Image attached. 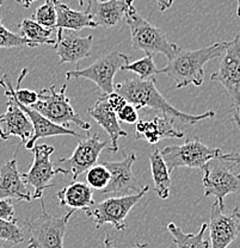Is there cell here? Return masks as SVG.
<instances>
[{
  "mask_svg": "<svg viewBox=\"0 0 240 248\" xmlns=\"http://www.w3.org/2000/svg\"><path fill=\"white\" fill-rule=\"evenodd\" d=\"M113 91L122 95L126 102L133 105L136 110L148 108L160 112L164 117L170 118L175 122L178 121L182 124L193 125L200 121L210 118L215 116L214 111H207L202 115H190L176 108L171 103L167 102L166 98L161 94L157 89V80H140V79H128L126 81L115 85Z\"/></svg>",
  "mask_w": 240,
  "mask_h": 248,
  "instance_id": "obj_1",
  "label": "cell"
},
{
  "mask_svg": "<svg viewBox=\"0 0 240 248\" xmlns=\"http://www.w3.org/2000/svg\"><path fill=\"white\" fill-rule=\"evenodd\" d=\"M226 42L187 50L178 46L176 54L167 61L166 67L159 69V74H165L175 82L176 89L189 85L201 86L205 81V66L213 59L220 58L224 51Z\"/></svg>",
  "mask_w": 240,
  "mask_h": 248,
  "instance_id": "obj_2",
  "label": "cell"
},
{
  "mask_svg": "<svg viewBox=\"0 0 240 248\" xmlns=\"http://www.w3.org/2000/svg\"><path fill=\"white\" fill-rule=\"evenodd\" d=\"M126 23L131 35V48L146 54H164L167 60L176 54L178 46L167 40L164 31L154 27L136 11L134 1L130 2L125 14Z\"/></svg>",
  "mask_w": 240,
  "mask_h": 248,
  "instance_id": "obj_3",
  "label": "cell"
},
{
  "mask_svg": "<svg viewBox=\"0 0 240 248\" xmlns=\"http://www.w3.org/2000/svg\"><path fill=\"white\" fill-rule=\"evenodd\" d=\"M238 153H231L227 157L209 160L203 166V188L205 196H214L221 206H224V200L229 193H238L240 188L239 173L232 170L238 166Z\"/></svg>",
  "mask_w": 240,
  "mask_h": 248,
  "instance_id": "obj_4",
  "label": "cell"
},
{
  "mask_svg": "<svg viewBox=\"0 0 240 248\" xmlns=\"http://www.w3.org/2000/svg\"><path fill=\"white\" fill-rule=\"evenodd\" d=\"M73 214L74 210H69L63 216L49 215L45 202L41 201V215L23 221L29 232V245L27 248H64L67 224Z\"/></svg>",
  "mask_w": 240,
  "mask_h": 248,
  "instance_id": "obj_5",
  "label": "cell"
},
{
  "mask_svg": "<svg viewBox=\"0 0 240 248\" xmlns=\"http://www.w3.org/2000/svg\"><path fill=\"white\" fill-rule=\"evenodd\" d=\"M231 153H224L219 148H210L206 146L200 139H188L183 144L165 147L160 151L167 170L171 173L178 167L202 170L209 160L218 157H227Z\"/></svg>",
  "mask_w": 240,
  "mask_h": 248,
  "instance_id": "obj_6",
  "label": "cell"
},
{
  "mask_svg": "<svg viewBox=\"0 0 240 248\" xmlns=\"http://www.w3.org/2000/svg\"><path fill=\"white\" fill-rule=\"evenodd\" d=\"M66 84L59 91H56L55 85L42 89L37 92L38 100L32 108L54 124L66 126L68 123H74L84 130H90V123L82 121L71 105L69 98L66 95Z\"/></svg>",
  "mask_w": 240,
  "mask_h": 248,
  "instance_id": "obj_7",
  "label": "cell"
},
{
  "mask_svg": "<svg viewBox=\"0 0 240 248\" xmlns=\"http://www.w3.org/2000/svg\"><path fill=\"white\" fill-rule=\"evenodd\" d=\"M210 80L220 82L229 95L232 103L231 112L236 124L240 122V35L226 42L220 68L210 76Z\"/></svg>",
  "mask_w": 240,
  "mask_h": 248,
  "instance_id": "obj_8",
  "label": "cell"
},
{
  "mask_svg": "<svg viewBox=\"0 0 240 248\" xmlns=\"http://www.w3.org/2000/svg\"><path fill=\"white\" fill-rule=\"evenodd\" d=\"M149 186H144L143 191L133 195L112 197L95 203L94 205L85 210L87 217H92L96 223L97 229L103 224L110 223L117 231H125L127 228V217L131 209L141 201V198L148 192Z\"/></svg>",
  "mask_w": 240,
  "mask_h": 248,
  "instance_id": "obj_9",
  "label": "cell"
},
{
  "mask_svg": "<svg viewBox=\"0 0 240 248\" xmlns=\"http://www.w3.org/2000/svg\"><path fill=\"white\" fill-rule=\"evenodd\" d=\"M129 63V56L120 51H112L107 56L98 59L94 63L90 64L87 68L76 69L66 73V79H87L94 81L98 89L102 92V95H108L113 92V77L117 71H120L125 64Z\"/></svg>",
  "mask_w": 240,
  "mask_h": 248,
  "instance_id": "obj_10",
  "label": "cell"
},
{
  "mask_svg": "<svg viewBox=\"0 0 240 248\" xmlns=\"http://www.w3.org/2000/svg\"><path fill=\"white\" fill-rule=\"evenodd\" d=\"M105 147L107 141H103L99 134L87 136L79 142L71 156L59 159L54 169L58 174L63 173L64 175H71L73 182H76L79 175L97 165L98 157Z\"/></svg>",
  "mask_w": 240,
  "mask_h": 248,
  "instance_id": "obj_11",
  "label": "cell"
},
{
  "mask_svg": "<svg viewBox=\"0 0 240 248\" xmlns=\"http://www.w3.org/2000/svg\"><path fill=\"white\" fill-rule=\"evenodd\" d=\"M33 162L30 170L27 173L22 174L25 184L32 186L33 200H41L43 192L49 187H53L54 184H50L54 175L58 174L54 169L53 162L50 161L51 154L54 153V147L49 144H37L32 147Z\"/></svg>",
  "mask_w": 240,
  "mask_h": 248,
  "instance_id": "obj_12",
  "label": "cell"
},
{
  "mask_svg": "<svg viewBox=\"0 0 240 248\" xmlns=\"http://www.w3.org/2000/svg\"><path fill=\"white\" fill-rule=\"evenodd\" d=\"M136 160V155L129 153L125 155V159L121 161H104L103 166L109 170L110 182L107 187L100 191L102 195H113L115 197L127 196L130 191L139 193L144 188L138 182L133 173V165Z\"/></svg>",
  "mask_w": 240,
  "mask_h": 248,
  "instance_id": "obj_13",
  "label": "cell"
},
{
  "mask_svg": "<svg viewBox=\"0 0 240 248\" xmlns=\"http://www.w3.org/2000/svg\"><path fill=\"white\" fill-rule=\"evenodd\" d=\"M224 206L214 202L210 208L209 232L211 248H227L238 237L240 232L239 208L236 206L229 214H224Z\"/></svg>",
  "mask_w": 240,
  "mask_h": 248,
  "instance_id": "obj_14",
  "label": "cell"
},
{
  "mask_svg": "<svg viewBox=\"0 0 240 248\" xmlns=\"http://www.w3.org/2000/svg\"><path fill=\"white\" fill-rule=\"evenodd\" d=\"M4 92L7 97V110L0 115V139L6 141L11 136H17L25 144L33 133L32 122L20 110L10 92L6 90Z\"/></svg>",
  "mask_w": 240,
  "mask_h": 248,
  "instance_id": "obj_15",
  "label": "cell"
},
{
  "mask_svg": "<svg viewBox=\"0 0 240 248\" xmlns=\"http://www.w3.org/2000/svg\"><path fill=\"white\" fill-rule=\"evenodd\" d=\"M56 40L54 49L60 58V64L78 63L80 60L90 56L94 37L92 35L80 37L74 31L56 30Z\"/></svg>",
  "mask_w": 240,
  "mask_h": 248,
  "instance_id": "obj_16",
  "label": "cell"
},
{
  "mask_svg": "<svg viewBox=\"0 0 240 248\" xmlns=\"http://www.w3.org/2000/svg\"><path fill=\"white\" fill-rule=\"evenodd\" d=\"M0 86H1L4 90H6V91H9V89H7L1 81H0ZM10 94H11V92H10ZM15 102H16V100H15ZM17 105L19 107L20 110L27 115V117L29 118V121L32 122V130H33L32 136L28 140V142L25 143V148L27 149H32V147L35 146L36 141L40 139L51 138V136H61V135H71V136H76V138H81L79 134H77L76 131L69 129L68 126H61V125H58V124L51 123L50 121H48L47 118L43 117L41 113H38L37 111L33 110V108H27L24 107V105L18 104V103Z\"/></svg>",
  "mask_w": 240,
  "mask_h": 248,
  "instance_id": "obj_17",
  "label": "cell"
},
{
  "mask_svg": "<svg viewBox=\"0 0 240 248\" xmlns=\"http://www.w3.org/2000/svg\"><path fill=\"white\" fill-rule=\"evenodd\" d=\"M16 155L0 169V200L32 202V195L18 170Z\"/></svg>",
  "mask_w": 240,
  "mask_h": 248,
  "instance_id": "obj_18",
  "label": "cell"
},
{
  "mask_svg": "<svg viewBox=\"0 0 240 248\" xmlns=\"http://www.w3.org/2000/svg\"><path fill=\"white\" fill-rule=\"evenodd\" d=\"M134 0H87V10L97 27L112 28L125 18L128 6Z\"/></svg>",
  "mask_w": 240,
  "mask_h": 248,
  "instance_id": "obj_19",
  "label": "cell"
},
{
  "mask_svg": "<svg viewBox=\"0 0 240 248\" xmlns=\"http://www.w3.org/2000/svg\"><path fill=\"white\" fill-rule=\"evenodd\" d=\"M87 112H89V115L96 121L98 125H100L104 129V131L108 134V136H109L110 144H112L109 151L112 152V153H117L118 139L127 138L128 134L127 131H125L121 128L120 122H118L117 120V116H116V112L109 107V104H108L107 95H102V97L97 100L96 104L87 110Z\"/></svg>",
  "mask_w": 240,
  "mask_h": 248,
  "instance_id": "obj_20",
  "label": "cell"
},
{
  "mask_svg": "<svg viewBox=\"0 0 240 248\" xmlns=\"http://www.w3.org/2000/svg\"><path fill=\"white\" fill-rule=\"evenodd\" d=\"M184 134L175 126V122L164 116H157L152 121L139 120L135 123L134 139L144 140L149 144L158 143L161 139H182Z\"/></svg>",
  "mask_w": 240,
  "mask_h": 248,
  "instance_id": "obj_21",
  "label": "cell"
},
{
  "mask_svg": "<svg viewBox=\"0 0 240 248\" xmlns=\"http://www.w3.org/2000/svg\"><path fill=\"white\" fill-rule=\"evenodd\" d=\"M56 11L55 30L79 31L85 28H97L92 16L87 11H76L60 0H54Z\"/></svg>",
  "mask_w": 240,
  "mask_h": 248,
  "instance_id": "obj_22",
  "label": "cell"
},
{
  "mask_svg": "<svg viewBox=\"0 0 240 248\" xmlns=\"http://www.w3.org/2000/svg\"><path fill=\"white\" fill-rule=\"evenodd\" d=\"M59 204L72 210H86L95 204L94 191L86 183L73 182L58 192Z\"/></svg>",
  "mask_w": 240,
  "mask_h": 248,
  "instance_id": "obj_23",
  "label": "cell"
},
{
  "mask_svg": "<svg viewBox=\"0 0 240 248\" xmlns=\"http://www.w3.org/2000/svg\"><path fill=\"white\" fill-rule=\"evenodd\" d=\"M149 164H151L152 178L154 183V191L161 200H167L170 196L171 178L159 149L152 151L149 155Z\"/></svg>",
  "mask_w": 240,
  "mask_h": 248,
  "instance_id": "obj_24",
  "label": "cell"
},
{
  "mask_svg": "<svg viewBox=\"0 0 240 248\" xmlns=\"http://www.w3.org/2000/svg\"><path fill=\"white\" fill-rule=\"evenodd\" d=\"M208 229V223H203L196 234H187L175 223L167 224V231L172 236V241L177 248H209V242L205 240V232Z\"/></svg>",
  "mask_w": 240,
  "mask_h": 248,
  "instance_id": "obj_25",
  "label": "cell"
},
{
  "mask_svg": "<svg viewBox=\"0 0 240 248\" xmlns=\"http://www.w3.org/2000/svg\"><path fill=\"white\" fill-rule=\"evenodd\" d=\"M18 35L20 37L25 38L29 42H32L36 46L41 45H55V40L50 38L51 33H53V29H47V28L41 27L33 20L29 19V18H24L22 22L18 24Z\"/></svg>",
  "mask_w": 240,
  "mask_h": 248,
  "instance_id": "obj_26",
  "label": "cell"
},
{
  "mask_svg": "<svg viewBox=\"0 0 240 248\" xmlns=\"http://www.w3.org/2000/svg\"><path fill=\"white\" fill-rule=\"evenodd\" d=\"M122 71H128L135 73L140 80H148L154 79L157 74H159V69L157 68L156 63H154L153 56L151 54H146L144 58L140 59V60L133 62V63L125 64L122 67Z\"/></svg>",
  "mask_w": 240,
  "mask_h": 248,
  "instance_id": "obj_27",
  "label": "cell"
},
{
  "mask_svg": "<svg viewBox=\"0 0 240 248\" xmlns=\"http://www.w3.org/2000/svg\"><path fill=\"white\" fill-rule=\"evenodd\" d=\"M0 241L10 242L14 246L25 241V234L17 219L14 221L0 219Z\"/></svg>",
  "mask_w": 240,
  "mask_h": 248,
  "instance_id": "obj_28",
  "label": "cell"
},
{
  "mask_svg": "<svg viewBox=\"0 0 240 248\" xmlns=\"http://www.w3.org/2000/svg\"><path fill=\"white\" fill-rule=\"evenodd\" d=\"M32 20L40 24L41 27L55 30L56 11L54 6V0H46L45 4L33 12Z\"/></svg>",
  "mask_w": 240,
  "mask_h": 248,
  "instance_id": "obj_29",
  "label": "cell"
},
{
  "mask_svg": "<svg viewBox=\"0 0 240 248\" xmlns=\"http://www.w3.org/2000/svg\"><path fill=\"white\" fill-rule=\"evenodd\" d=\"M110 182V173L103 165H95L86 172V184L91 188L102 191Z\"/></svg>",
  "mask_w": 240,
  "mask_h": 248,
  "instance_id": "obj_30",
  "label": "cell"
},
{
  "mask_svg": "<svg viewBox=\"0 0 240 248\" xmlns=\"http://www.w3.org/2000/svg\"><path fill=\"white\" fill-rule=\"evenodd\" d=\"M27 46L30 48H36L33 43L29 42L25 38L20 37L18 33L12 32L11 30L7 29L1 23V17H0V48H16V46Z\"/></svg>",
  "mask_w": 240,
  "mask_h": 248,
  "instance_id": "obj_31",
  "label": "cell"
},
{
  "mask_svg": "<svg viewBox=\"0 0 240 248\" xmlns=\"http://www.w3.org/2000/svg\"><path fill=\"white\" fill-rule=\"evenodd\" d=\"M116 116H117L118 122L121 121V122H125L128 124H135L139 121L138 110H136L133 105L129 104V103L123 105V107L116 112Z\"/></svg>",
  "mask_w": 240,
  "mask_h": 248,
  "instance_id": "obj_32",
  "label": "cell"
},
{
  "mask_svg": "<svg viewBox=\"0 0 240 248\" xmlns=\"http://www.w3.org/2000/svg\"><path fill=\"white\" fill-rule=\"evenodd\" d=\"M0 219L5 221H14L15 209L10 200H0Z\"/></svg>",
  "mask_w": 240,
  "mask_h": 248,
  "instance_id": "obj_33",
  "label": "cell"
},
{
  "mask_svg": "<svg viewBox=\"0 0 240 248\" xmlns=\"http://www.w3.org/2000/svg\"><path fill=\"white\" fill-rule=\"evenodd\" d=\"M107 102H108V104H109V107L112 108L115 112H117V111L120 110L123 105L127 104V102H126L125 98L115 91L107 95Z\"/></svg>",
  "mask_w": 240,
  "mask_h": 248,
  "instance_id": "obj_34",
  "label": "cell"
},
{
  "mask_svg": "<svg viewBox=\"0 0 240 248\" xmlns=\"http://www.w3.org/2000/svg\"><path fill=\"white\" fill-rule=\"evenodd\" d=\"M104 248H118V247L115 246V244H113V241L112 240V237H110L109 234H105ZM130 248H148V245H147V244H139V245H135V246H133Z\"/></svg>",
  "mask_w": 240,
  "mask_h": 248,
  "instance_id": "obj_35",
  "label": "cell"
},
{
  "mask_svg": "<svg viewBox=\"0 0 240 248\" xmlns=\"http://www.w3.org/2000/svg\"><path fill=\"white\" fill-rule=\"evenodd\" d=\"M156 1L161 12L166 11V10L170 9V7L172 6V4H174V0H156Z\"/></svg>",
  "mask_w": 240,
  "mask_h": 248,
  "instance_id": "obj_36",
  "label": "cell"
},
{
  "mask_svg": "<svg viewBox=\"0 0 240 248\" xmlns=\"http://www.w3.org/2000/svg\"><path fill=\"white\" fill-rule=\"evenodd\" d=\"M35 1L36 0H17V2H19V4L22 5L23 7H25V9H29L30 5Z\"/></svg>",
  "mask_w": 240,
  "mask_h": 248,
  "instance_id": "obj_37",
  "label": "cell"
},
{
  "mask_svg": "<svg viewBox=\"0 0 240 248\" xmlns=\"http://www.w3.org/2000/svg\"><path fill=\"white\" fill-rule=\"evenodd\" d=\"M0 248H14V245L6 241H0Z\"/></svg>",
  "mask_w": 240,
  "mask_h": 248,
  "instance_id": "obj_38",
  "label": "cell"
},
{
  "mask_svg": "<svg viewBox=\"0 0 240 248\" xmlns=\"http://www.w3.org/2000/svg\"><path fill=\"white\" fill-rule=\"evenodd\" d=\"M77 1H78V4L80 5V6H82V5L85 4V1H86V0H77Z\"/></svg>",
  "mask_w": 240,
  "mask_h": 248,
  "instance_id": "obj_39",
  "label": "cell"
},
{
  "mask_svg": "<svg viewBox=\"0 0 240 248\" xmlns=\"http://www.w3.org/2000/svg\"><path fill=\"white\" fill-rule=\"evenodd\" d=\"M237 16H239V0H237Z\"/></svg>",
  "mask_w": 240,
  "mask_h": 248,
  "instance_id": "obj_40",
  "label": "cell"
},
{
  "mask_svg": "<svg viewBox=\"0 0 240 248\" xmlns=\"http://www.w3.org/2000/svg\"><path fill=\"white\" fill-rule=\"evenodd\" d=\"M2 4V0H0V5H1Z\"/></svg>",
  "mask_w": 240,
  "mask_h": 248,
  "instance_id": "obj_41",
  "label": "cell"
}]
</instances>
